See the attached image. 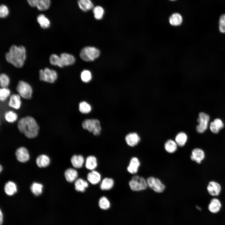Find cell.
<instances>
[{
    "label": "cell",
    "instance_id": "1",
    "mask_svg": "<svg viewBox=\"0 0 225 225\" xmlns=\"http://www.w3.org/2000/svg\"><path fill=\"white\" fill-rule=\"evenodd\" d=\"M18 128L20 132L29 138L36 137L39 129V126L35 119L29 116L20 119L18 123Z\"/></svg>",
    "mask_w": 225,
    "mask_h": 225
},
{
    "label": "cell",
    "instance_id": "2",
    "mask_svg": "<svg viewBox=\"0 0 225 225\" xmlns=\"http://www.w3.org/2000/svg\"><path fill=\"white\" fill-rule=\"evenodd\" d=\"M7 61L16 67L21 68L26 58V51L22 46H17L12 45L9 51L5 54Z\"/></svg>",
    "mask_w": 225,
    "mask_h": 225
},
{
    "label": "cell",
    "instance_id": "3",
    "mask_svg": "<svg viewBox=\"0 0 225 225\" xmlns=\"http://www.w3.org/2000/svg\"><path fill=\"white\" fill-rule=\"evenodd\" d=\"M99 50L92 47H86L81 51L80 56L82 59L87 61H92L97 58L100 55Z\"/></svg>",
    "mask_w": 225,
    "mask_h": 225
},
{
    "label": "cell",
    "instance_id": "4",
    "mask_svg": "<svg viewBox=\"0 0 225 225\" xmlns=\"http://www.w3.org/2000/svg\"><path fill=\"white\" fill-rule=\"evenodd\" d=\"M82 128L95 136L99 135L100 133L101 127L99 121L97 119H86L82 122Z\"/></svg>",
    "mask_w": 225,
    "mask_h": 225
},
{
    "label": "cell",
    "instance_id": "5",
    "mask_svg": "<svg viewBox=\"0 0 225 225\" xmlns=\"http://www.w3.org/2000/svg\"><path fill=\"white\" fill-rule=\"evenodd\" d=\"M131 189L133 191H139L146 189L148 186L146 180L141 177L133 176L129 182Z\"/></svg>",
    "mask_w": 225,
    "mask_h": 225
},
{
    "label": "cell",
    "instance_id": "6",
    "mask_svg": "<svg viewBox=\"0 0 225 225\" xmlns=\"http://www.w3.org/2000/svg\"><path fill=\"white\" fill-rule=\"evenodd\" d=\"M16 90L21 97L26 99H30L31 98L32 90L28 83L23 81H19L16 87Z\"/></svg>",
    "mask_w": 225,
    "mask_h": 225
},
{
    "label": "cell",
    "instance_id": "7",
    "mask_svg": "<svg viewBox=\"0 0 225 225\" xmlns=\"http://www.w3.org/2000/svg\"><path fill=\"white\" fill-rule=\"evenodd\" d=\"M39 74V78L41 80L51 83L54 82L58 77L56 71L49 69L48 68L40 70Z\"/></svg>",
    "mask_w": 225,
    "mask_h": 225
},
{
    "label": "cell",
    "instance_id": "8",
    "mask_svg": "<svg viewBox=\"0 0 225 225\" xmlns=\"http://www.w3.org/2000/svg\"><path fill=\"white\" fill-rule=\"evenodd\" d=\"M148 186L156 192H162L165 189V186L158 178L150 177L146 180Z\"/></svg>",
    "mask_w": 225,
    "mask_h": 225
},
{
    "label": "cell",
    "instance_id": "9",
    "mask_svg": "<svg viewBox=\"0 0 225 225\" xmlns=\"http://www.w3.org/2000/svg\"><path fill=\"white\" fill-rule=\"evenodd\" d=\"M209 120V115L203 112L199 114L197 121L199 124L196 127L197 131L200 133H203L207 129Z\"/></svg>",
    "mask_w": 225,
    "mask_h": 225
},
{
    "label": "cell",
    "instance_id": "10",
    "mask_svg": "<svg viewBox=\"0 0 225 225\" xmlns=\"http://www.w3.org/2000/svg\"><path fill=\"white\" fill-rule=\"evenodd\" d=\"M207 190L210 195L216 196L219 195L220 193L221 187L218 182L214 181H211L208 184Z\"/></svg>",
    "mask_w": 225,
    "mask_h": 225
},
{
    "label": "cell",
    "instance_id": "11",
    "mask_svg": "<svg viewBox=\"0 0 225 225\" xmlns=\"http://www.w3.org/2000/svg\"><path fill=\"white\" fill-rule=\"evenodd\" d=\"M16 155L18 160L21 162H25L29 159L28 152L27 148L24 147H20L17 150Z\"/></svg>",
    "mask_w": 225,
    "mask_h": 225
},
{
    "label": "cell",
    "instance_id": "12",
    "mask_svg": "<svg viewBox=\"0 0 225 225\" xmlns=\"http://www.w3.org/2000/svg\"><path fill=\"white\" fill-rule=\"evenodd\" d=\"M205 157V153L202 149L199 148H195L192 151L190 158L192 160L200 164L203 160Z\"/></svg>",
    "mask_w": 225,
    "mask_h": 225
},
{
    "label": "cell",
    "instance_id": "13",
    "mask_svg": "<svg viewBox=\"0 0 225 225\" xmlns=\"http://www.w3.org/2000/svg\"><path fill=\"white\" fill-rule=\"evenodd\" d=\"M140 165V162L136 157H132L130 160L127 168L128 171L132 174L136 173Z\"/></svg>",
    "mask_w": 225,
    "mask_h": 225
},
{
    "label": "cell",
    "instance_id": "14",
    "mask_svg": "<svg viewBox=\"0 0 225 225\" xmlns=\"http://www.w3.org/2000/svg\"><path fill=\"white\" fill-rule=\"evenodd\" d=\"M21 97L18 94L12 95L9 98L8 105L15 109L20 108L21 105Z\"/></svg>",
    "mask_w": 225,
    "mask_h": 225
},
{
    "label": "cell",
    "instance_id": "15",
    "mask_svg": "<svg viewBox=\"0 0 225 225\" xmlns=\"http://www.w3.org/2000/svg\"><path fill=\"white\" fill-rule=\"evenodd\" d=\"M125 139L127 144L131 147L136 145L140 140L138 135L135 132L128 134L126 136Z\"/></svg>",
    "mask_w": 225,
    "mask_h": 225
},
{
    "label": "cell",
    "instance_id": "16",
    "mask_svg": "<svg viewBox=\"0 0 225 225\" xmlns=\"http://www.w3.org/2000/svg\"><path fill=\"white\" fill-rule=\"evenodd\" d=\"M101 175L98 171L93 170L91 171L87 175L88 180L91 184L96 185L98 184L101 180Z\"/></svg>",
    "mask_w": 225,
    "mask_h": 225
},
{
    "label": "cell",
    "instance_id": "17",
    "mask_svg": "<svg viewBox=\"0 0 225 225\" xmlns=\"http://www.w3.org/2000/svg\"><path fill=\"white\" fill-rule=\"evenodd\" d=\"M222 207L220 201L218 198H213L210 201L208 205V209L212 213H215L218 212Z\"/></svg>",
    "mask_w": 225,
    "mask_h": 225
},
{
    "label": "cell",
    "instance_id": "18",
    "mask_svg": "<svg viewBox=\"0 0 225 225\" xmlns=\"http://www.w3.org/2000/svg\"><path fill=\"white\" fill-rule=\"evenodd\" d=\"M60 57L63 66L72 65L75 61V59L74 56L68 53H61Z\"/></svg>",
    "mask_w": 225,
    "mask_h": 225
},
{
    "label": "cell",
    "instance_id": "19",
    "mask_svg": "<svg viewBox=\"0 0 225 225\" xmlns=\"http://www.w3.org/2000/svg\"><path fill=\"white\" fill-rule=\"evenodd\" d=\"M64 176L67 181L71 182L77 179L78 173V172L75 169L69 168L65 171Z\"/></svg>",
    "mask_w": 225,
    "mask_h": 225
},
{
    "label": "cell",
    "instance_id": "20",
    "mask_svg": "<svg viewBox=\"0 0 225 225\" xmlns=\"http://www.w3.org/2000/svg\"><path fill=\"white\" fill-rule=\"evenodd\" d=\"M98 162L96 158L92 155L88 156L86 160L85 167L88 170L92 171L97 167Z\"/></svg>",
    "mask_w": 225,
    "mask_h": 225
},
{
    "label": "cell",
    "instance_id": "21",
    "mask_svg": "<svg viewBox=\"0 0 225 225\" xmlns=\"http://www.w3.org/2000/svg\"><path fill=\"white\" fill-rule=\"evenodd\" d=\"M83 157L81 155H74L71 159V163L73 167L79 168H82L84 163Z\"/></svg>",
    "mask_w": 225,
    "mask_h": 225
},
{
    "label": "cell",
    "instance_id": "22",
    "mask_svg": "<svg viewBox=\"0 0 225 225\" xmlns=\"http://www.w3.org/2000/svg\"><path fill=\"white\" fill-rule=\"evenodd\" d=\"M74 186L77 191L82 192H84L86 189L88 187V184L86 181L83 179L79 178L75 181Z\"/></svg>",
    "mask_w": 225,
    "mask_h": 225
},
{
    "label": "cell",
    "instance_id": "23",
    "mask_svg": "<svg viewBox=\"0 0 225 225\" xmlns=\"http://www.w3.org/2000/svg\"><path fill=\"white\" fill-rule=\"evenodd\" d=\"M78 4L80 8L84 12L91 10L94 7L91 0H78Z\"/></svg>",
    "mask_w": 225,
    "mask_h": 225
},
{
    "label": "cell",
    "instance_id": "24",
    "mask_svg": "<svg viewBox=\"0 0 225 225\" xmlns=\"http://www.w3.org/2000/svg\"><path fill=\"white\" fill-rule=\"evenodd\" d=\"M182 17L181 15L178 13L173 14L169 18V22L170 24L174 26L180 25L182 23Z\"/></svg>",
    "mask_w": 225,
    "mask_h": 225
},
{
    "label": "cell",
    "instance_id": "25",
    "mask_svg": "<svg viewBox=\"0 0 225 225\" xmlns=\"http://www.w3.org/2000/svg\"><path fill=\"white\" fill-rule=\"evenodd\" d=\"M36 162L38 167L40 168H44L49 165L50 159L48 156L42 154L39 155L37 157Z\"/></svg>",
    "mask_w": 225,
    "mask_h": 225
},
{
    "label": "cell",
    "instance_id": "26",
    "mask_svg": "<svg viewBox=\"0 0 225 225\" xmlns=\"http://www.w3.org/2000/svg\"><path fill=\"white\" fill-rule=\"evenodd\" d=\"M4 191L7 195L9 196L12 195L17 192L16 185L13 182L8 181L5 185Z\"/></svg>",
    "mask_w": 225,
    "mask_h": 225
},
{
    "label": "cell",
    "instance_id": "27",
    "mask_svg": "<svg viewBox=\"0 0 225 225\" xmlns=\"http://www.w3.org/2000/svg\"><path fill=\"white\" fill-rule=\"evenodd\" d=\"M114 181L112 178H104L102 181L100 185L101 189L108 190L112 189L113 186Z\"/></svg>",
    "mask_w": 225,
    "mask_h": 225
},
{
    "label": "cell",
    "instance_id": "28",
    "mask_svg": "<svg viewBox=\"0 0 225 225\" xmlns=\"http://www.w3.org/2000/svg\"><path fill=\"white\" fill-rule=\"evenodd\" d=\"M177 144L172 140H168L165 143L164 148L166 151L169 153L175 152L177 149Z\"/></svg>",
    "mask_w": 225,
    "mask_h": 225
},
{
    "label": "cell",
    "instance_id": "29",
    "mask_svg": "<svg viewBox=\"0 0 225 225\" xmlns=\"http://www.w3.org/2000/svg\"><path fill=\"white\" fill-rule=\"evenodd\" d=\"M187 139V136L185 133L184 132H180L176 136L175 140L178 145L180 147H182L185 145Z\"/></svg>",
    "mask_w": 225,
    "mask_h": 225
},
{
    "label": "cell",
    "instance_id": "30",
    "mask_svg": "<svg viewBox=\"0 0 225 225\" xmlns=\"http://www.w3.org/2000/svg\"><path fill=\"white\" fill-rule=\"evenodd\" d=\"M37 20L41 27L42 28H47L50 26L49 20L43 14H40L38 16Z\"/></svg>",
    "mask_w": 225,
    "mask_h": 225
},
{
    "label": "cell",
    "instance_id": "31",
    "mask_svg": "<svg viewBox=\"0 0 225 225\" xmlns=\"http://www.w3.org/2000/svg\"><path fill=\"white\" fill-rule=\"evenodd\" d=\"M98 206L100 209L102 210H107L110 207L111 204L108 199L105 196L100 198L98 201Z\"/></svg>",
    "mask_w": 225,
    "mask_h": 225
},
{
    "label": "cell",
    "instance_id": "32",
    "mask_svg": "<svg viewBox=\"0 0 225 225\" xmlns=\"http://www.w3.org/2000/svg\"><path fill=\"white\" fill-rule=\"evenodd\" d=\"M31 190L32 193L36 196L40 195L42 192L43 185L42 184L34 182L31 186Z\"/></svg>",
    "mask_w": 225,
    "mask_h": 225
},
{
    "label": "cell",
    "instance_id": "33",
    "mask_svg": "<svg viewBox=\"0 0 225 225\" xmlns=\"http://www.w3.org/2000/svg\"><path fill=\"white\" fill-rule=\"evenodd\" d=\"M18 116L17 113L12 111L7 112L4 115L5 120L10 123H13L16 121L18 119Z\"/></svg>",
    "mask_w": 225,
    "mask_h": 225
},
{
    "label": "cell",
    "instance_id": "34",
    "mask_svg": "<svg viewBox=\"0 0 225 225\" xmlns=\"http://www.w3.org/2000/svg\"><path fill=\"white\" fill-rule=\"evenodd\" d=\"M49 61L50 63L52 65L57 66L61 68L63 67L60 57L56 54H51L49 58Z\"/></svg>",
    "mask_w": 225,
    "mask_h": 225
},
{
    "label": "cell",
    "instance_id": "35",
    "mask_svg": "<svg viewBox=\"0 0 225 225\" xmlns=\"http://www.w3.org/2000/svg\"><path fill=\"white\" fill-rule=\"evenodd\" d=\"M50 4V0H38L36 7L39 10H46L48 9Z\"/></svg>",
    "mask_w": 225,
    "mask_h": 225
},
{
    "label": "cell",
    "instance_id": "36",
    "mask_svg": "<svg viewBox=\"0 0 225 225\" xmlns=\"http://www.w3.org/2000/svg\"><path fill=\"white\" fill-rule=\"evenodd\" d=\"M93 12L95 18L97 20L102 19L104 12L103 8L99 6H97L93 8Z\"/></svg>",
    "mask_w": 225,
    "mask_h": 225
},
{
    "label": "cell",
    "instance_id": "37",
    "mask_svg": "<svg viewBox=\"0 0 225 225\" xmlns=\"http://www.w3.org/2000/svg\"><path fill=\"white\" fill-rule=\"evenodd\" d=\"M79 109L80 112L83 113H88L91 110V106L87 102L82 101L79 103Z\"/></svg>",
    "mask_w": 225,
    "mask_h": 225
},
{
    "label": "cell",
    "instance_id": "38",
    "mask_svg": "<svg viewBox=\"0 0 225 225\" xmlns=\"http://www.w3.org/2000/svg\"><path fill=\"white\" fill-rule=\"evenodd\" d=\"M10 83V79L4 73L0 75V84L2 88H7Z\"/></svg>",
    "mask_w": 225,
    "mask_h": 225
},
{
    "label": "cell",
    "instance_id": "39",
    "mask_svg": "<svg viewBox=\"0 0 225 225\" xmlns=\"http://www.w3.org/2000/svg\"><path fill=\"white\" fill-rule=\"evenodd\" d=\"M81 78L82 80L84 82H89L92 78L91 72L88 70H85L83 71L81 74Z\"/></svg>",
    "mask_w": 225,
    "mask_h": 225
},
{
    "label": "cell",
    "instance_id": "40",
    "mask_svg": "<svg viewBox=\"0 0 225 225\" xmlns=\"http://www.w3.org/2000/svg\"><path fill=\"white\" fill-rule=\"evenodd\" d=\"M10 91L7 88H1L0 90V99L1 101H5L9 96Z\"/></svg>",
    "mask_w": 225,
    "mask_h": 225
},
{
    "label": "cell",
    "instance_id": "41",
    "mask_svg": "<svg viewBox=\"0 0 225 225\" xmlns=\"http://www.w3.org/2000/svg\"><path fill=\"white\" fill-rule=\"evenodd\" d=\"M218 22L220 32L222 33H225V13L220 16Z\"/></svg>",
    "mask_w": 225,
    "mask_h": 225
},
{
    "label": "cell",
    "instance_id": "42",
    "mask_svg": "<svg viewBox=\"0 0 225 225\" xmlns=\"http://www.w3.org/2000/svg\"><path fill=\"white\" fill-rule=\"evenodd\" d=\"M9 11L7 7L2 4L0 7V17L1 18L6 17L8 14Z\"/></svg>",
    "mask_w": 225,
    "mask_h": 225
},
{
    "label": "cell",
    "instance_id": "43",
    "mask_svg": "<svg viewBox=\"0 0 225 225\" xmlns=\"http://www.w3.org/2000/svg\"><path fill=\"white\" fill-rule=\"evenodd\" d=\"M211 131L214 133H218L220 129L217 127L213 122H211L210 125Z\"/></svg>",
    "mask_w": 225,
    "mask_h": 225
},
{
    "label": "cell",
    "instance_id": "44",
    "mask_svg": "<svg viewBox=\"0 0 225 225\" xmlns=\"http://www.w3.org/2000/svg\"><path fill=\"white\" fill-rule=\"evenodd\" d=\"M213 122L215 125L219 129H220L223 128L224 124L222 121L220 119H215L214 120Z\"/></svg>",
    "mask_w": 225,
    "mask_h": 225
},
{
    "label": "cell",
    "instance_id": "45",
    "mask_svg": "<svg viewBox=\"0 0 225 225\" xmlns=\"http://www.w3.org/2000/svg\"><path fill=\"white\" fill-rule=\"evenodd\" d=\"M29 5L32 7H36L38 0H27Z\"/></svg>",
    "mask_w": 225,
    "mask_h": 225
},
{
    "label": "cell",
    "instance_id": "46",
    "mask_svg": "<svg viewBox=\"0 0 225 225\" xmlns=\"http://www.w3.org/2000/svg\"><path fill=\"white\" fill-rule=\"evenodd\" d=\"M0 225H1L2 224V223L3 222V214L2 213L1 210H0Z\"/></svg>",
    "mask_w": 225,
    "mask_h": 225
},
{
    "label": "cell",
    "instance_id": "47",
    "mask_svg": "<svg viewBox=\"0 0 225 225\" xmlns=\"http://www.w3.org/2000/svg\"><path fill=\"white\" fill-rule=\"evenodd\" d=\"M196 208H197L198 209V210H201V208H200L199 207L197 206Z\"/></svg>",
    "mask_w": 225,
    "mask_h": 225
},
{
    "label": "cell",
    "instance_id": "48",
    "mask_svg": "<svg viewBox=\"0 0 225 225\" xmlns=\"http://www.w3.org/2000/svg\"><path fill=\"white\" fill-rule=\"evenodd\" d=\"M2 166H1V165H0V172H1L2 171Z\"/></svg>",
    "mask_w": 225,
    "mask_h": 225
},
{
    "label": "cell",
    "instance_id": "49",
    "mask_svg": "<svg viewBox=\"0 0 225 225\" xmlns=\"http://www.w3.org/2000/svg\"><path fill=\"white\" fill-rule=\"evenodd\" d=\"M170 0L172 1H175L176 0Z\"/></svg>",
    "mask_w": 225,
    "mask_h": 225
}]
</instances>
